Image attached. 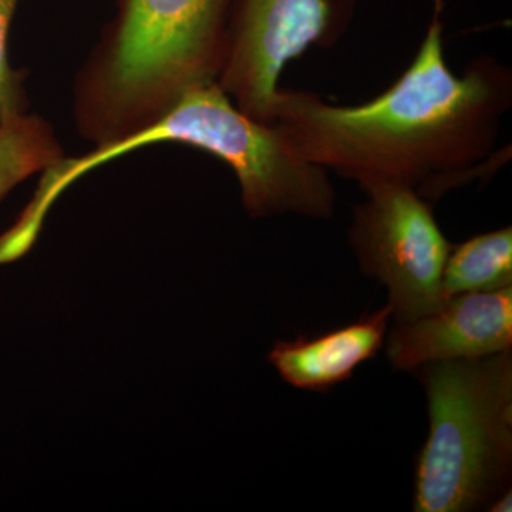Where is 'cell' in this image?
Here are the masks:
<instances>
[{
  "label": "cell",
  "instance_id": "cell-1",
  "mask_svg": "<svg viewBox=\"0 0 512 512\" xmlns=\"http://www.w3.org/2000/svg\"><path fill=\"white\" fill-rule=\"evenodd\" d=\"M441 0L412 64L376 99L333 106L279 89L274 124L293 154L362 190L406 185L434 201L483 171L512 106V74L491 57L457 76L444 57Z\"/></svg>",
  "mask_w": 512,
  "mask_h": 512
},
{
  "label": "cell",
  "instance_id": "cell-2",
  "mask_svg": "<svg viewBox=\"0 0 512 512\" xmlns=\"http://www.w3.org/2000/svg\"><path fill=\"white\" fill-rule=\"evenodd\" d=\"M237 0H119L76 77L73 116L94 146L164 116L181 97L218 83Z\"/></svg>",
  "mask_w": 512,
  "mask_h": 512
},
{
  "label": "cell",
  "instance_id": "cell-3",
  "mask_svg": "<svg viewBox=\"0 0 512 512\" xmlns=\"http://www.w3.org/2000/svg\"><path fill=\"white\" fill-rule=\"evenodd\" d=\"M430 429L414 466L413 510H488L511 488L512 350L414 370Z\"/></svg>",
  "mask_w": 512,
  "mask_h": 512
},
{
  "label": "cell",
  "instance_id": "cell-4",
  "mask_svg": "<svg viewBox=\"0 0 512 512\" xmlns=\"http://www.w3.org/2000/svg\"><path fill=\"white\" fill-rule=\"evenodd\" d=\"M349 244L360 268L389 292L394 322L420 318L443 305L441 276L451 244L430 201L406 185L366 188Z\"/></svg>",
  "mask_w": 512,
  "mask_h": 512
},
{
  "label": "cell",
  "instance_id": "cell-5",
  "mask_svg": "<svg viewBox=\"0 0 512 512\" xmlns=\"http://www.w3.org/2000/svg\"><path fill=\"white\" fill-rule=\"evenodd\" d=\"M350 16V0H237L218 84L239 110L272 126L286 63L335 42Z\"/></svg>",
  "mask_w": 512,
  "mask_h": 512
},
{
  "label": "cell",
  "instance_id": "cell-6",
  "mask_svg": "<svg viewBox=\"0 0 512 512\" xmlns=\"http://www.w3.org/2000/svg\"><path fill=\"white\" fill-rule=\"evenodd\" d=\"M386 355L399 372L427 363L478 359L512 350V286L453 296L436 311L394 322Z\"/></svg>",
  "mask_w": 512,
  "mask_h": 512
},
{
  "label": "cell",
  "instance_id": "cell-7",
  "mask_svg": "<svg viewBox=\"0 0 512 512\" xmlns=\"http://www.w3.org/2000/svg\"><path fill=\"white\" fill-rule=\"evenodd\" d=\"M393 319L390 303L355 322L319 335L278 340L268 360L284 382L306 392H329L383 349Z\"/></svg>",
  "mask_w": 512,
  "mask_h": 512
},
{
  "label": "cell",
  "instance_id": "cell-8",
  "mask_svg": "<svg viewBox=\"0 0 512 512\" xmlns=\"http://www.w3.org/2000/svg\"><path fill=\"white\" fill-rule=\"evenodd\" d=\"M512 286V228L476 235L451 245L441 276L443 301L471 292Z\"/></svg>",
  "mask_w": 512,
  "mask_h": 512
},
{
  "label": "cell",
  "instance_id": "cell-9",
  "mask_svg": "<svg viewBox=\"0 0 512 512\" xmlns=\"http://www.w3.org/2000/svg\"><path fill=\"white\" fill-rule=\"evenodd\" d=\"M64 156L55 128L42 116L26 113L6 121L0 127V202Z\"/></svg>",
  "mask_w": 512,
  "mask_h": 512
},
{
  "label": "cell",
  "instance_id": "cell-10",
  "mask_svg": "<svg viewBox=\"0 0 512 512\" xmlns=\"http://www.w3.org/2000/svg\"><path fill=\"white\" fill-rule=\"evenodd\" d=\"M22 0H0V127L29 113L26 73L10 64L8 42L13 19Z\"/></svg>",
  "mask_w": 512,
  "mask_h": 512
},
{
  "label": "cell",
  "instance_id": "cell-11",
  "mask_svg": "<svg viewBox=\"0 0 512 512\" xmlns=\"http://www.w3.org/2000/svg\"><path fill=\"white\" fill-rule=\"evenodd\" d=\"M512 491L511 488L505 490L503 494L498 495L497 498L490 504L487 511L491 512H511L512 510Z\"/></svg>",
  "mask_w": 512,
  "mask_h": 512
}]
</instances>
